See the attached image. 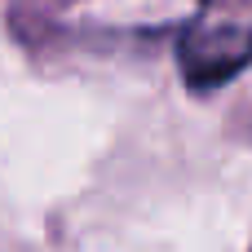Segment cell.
Here are the masks:
<instances>
[{
	"label": "cell",
	"mask_w": 252,
	"mask_h": 252,
	"mask_svg": "<svg viewBox=\"0 0 252 252\" xmlns=\"http://www.w3.org/2000/svg\"><path fill=\"white\" fill-rule=\"evenodd\" d=\"M252 62V22H195L177 40V66L190 89H217Z\"/></svg>",
	"instance_id": "cell-1"
}]
</instances>
